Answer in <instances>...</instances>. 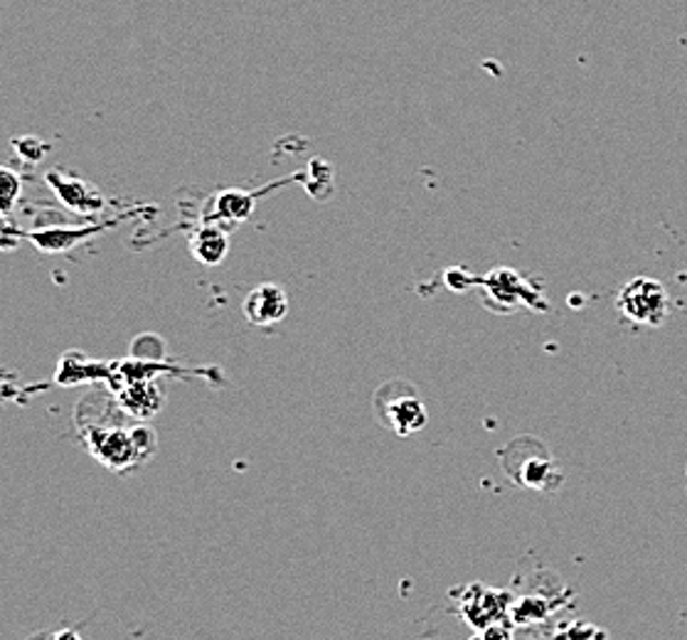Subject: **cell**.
Wrapping results in <instances>:
<instances>
[{"mask_svg":"<svg viewBox=\"0 0 687 640\" xmlns=\"http://www.w3.org/2000/svg\"><path fill=\"white\" fill-rule=\"evenodd\" d=\"M242 315L250 326H274L289 315V295L279 283H260L246 293Z\"/></svg>","mask_w":687,"mask_h":640,"instance_id":"obj_4","label":"cell"},{"mask_svg":"<svg viewBox=\"0 0 687 640\" xmlns=\"http://www.w3.org/2000/svg\"><path fill=\"white\" fill-rule=\"evenodd\" d=\"M52 640H82V638L76 636L74 630H60V633H57Z\"/></svg>","mask_w":687,"mask_h":640,"instance_id":"obj_12","label":"cell"},{"mask_svg":"<svg viewBox=\"0 0 687 640\" xmlns=\"http://www.w3.org/2000/svg\"><path fill=\"white\" fill-rule=\"evenodd\" d=\"M503 468L513 481L532 491H555L559 488V468L552 461L542 442L530 436H520L501 451Z\"/></svg>","mask_w":687,"mask_h":640,"instance_id":"obj_1","label":"cell"},{"mask_svg":"<svg viewBox=\"0 0 687 640\" xmlns=\"http://www.w3.org/2000/svg\"><path fill=\"white\" fill-rule=\"evenodd\" d=\"M254 207L252 195L244 193H222L217 200V215L229 219V222H240V219H246Z\"/></svg>","mask_w":687,"mask_h":640,"instance_id":"obj_9","label":"cell"},{"mask_svg":"<svg viewBox=\"0 0 687 640\" xmlns=\"http://www.w3.org/2000/svg\"><path fill=\"white\" fill-rule=\"evenodd\" d=\"M375 416L397 436H412L426 426V409L405 379H389L375 395Z\"/></svg>","mask_w":687,"mask_h":640,"instance_id":"obj_2","label":"cell"},{"mask_svg":"<svg viewBox=\"0 0 687 640\" xmlns=\"http://www.w3.org/2000/svg\"><path fill=\"white\" fill-rule=\"evenodd\" d=\"M190 254L195 256L200 264L215 266L227 256L229 252V237L222 232V227L217 225H205L195 229L190 234Z\"/></svg>","mask_w":687,"mask_h":640,"instance_id":"obj_7","label":"cell"},{"mask_svg":"<svg viewBox=\"0 0 687 640\" xmlns=\"http://www.w3.org/2000/svg\"><path fill=\"white\" fill-rule=\"evenodd\" d=\"M117 222L119 219H113V222H107V225L92 222V225H80V227H40V229H35V232H25V242H33L37 250L45 254H62V252L74 250L76 244L84 242V239L97 237L101 229H107Z\"/></svg>","mask_w":687,"mask_h":640,"instance_id":"obj_5","label":"cell"},{"mask_svg":"<svg viewBox=\"0 0 687 640\" xmlns=\"http://www.w3.org/2000/svg\"><path fill=\"white\" fill-rule=\"evenodd\" d=\"M13 146H15V153L21 156L23 160H27V164H37L45 153H47V146L43 141H37L33 136H25V138H13Z\"/></svg>","mask_w":687,"mask_h":640,"instance_id":"obj_11","label":"cell"},{"mask_svg":"<svg viewBox=\"0 0 687 640\" xmlns=\"http://www.w3.org/2000/svg\"><path fill=\"white\" fill-rule=\"evenodd\" d=\"M23 239L25 229L17 227L8 215H0V252H15Z\"/></svg>","mask_w":687,"mask_h":640,"instance_id":"obj_10","label":"cell"},{"mask_svg":"<svg viewBox=\"0 0 687 640\" xmlns=\"http://www.w3.org/2000/svg\"><path fill=\"white\" fill-rule=\"evenodd\" d=\"M616 305L628 321L638 323V326H663L671 311V299L661 281L648 279V276H636L628 281L616 295Z\"/></svg>","mask_w":687,"mask_h":640,"instance_id":"obj_3","label":"cell"},{"mask_svg":"<svg viewBox=\"0 0 687 640\" xmlns=\"http://www.w3.org/2000/svg\"><path fill=\"white\" fill-rule=\"evenodd\" d=\"M23 195V178L15 170L0 166V215H11Z\"/></svg>","mask_w":687,"mask_h":640,"instance_id":"obj_8","label":"cell"},{"mask_svg":"<svg viewBox=\"0 0 687 640\" xmlns=\"http://www.w3.org/2000/svg\"><path fill=\"white\" fill-rule=\"evenodd\" d=\"M47 183L52 185V190L60 195L62 203L70 209H74V213L94 215L104 209V197L99 190L89 183H84V180L80 178L67 176L62 173V170H50V173H47Z\"/></svg>","mask_w":687,"mask_h":640,"instance_id":"obj_6","label":"cell"}]
</instances>
